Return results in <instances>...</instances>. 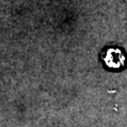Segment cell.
I'll use <instances>...</instances> for the list:
<instances>
[{"label": "cell", "mask_w": 127, "mask_h": 127, "mask_svg": "<svg viewBox=\"0 0 127 127\" xmlns=\"http://www.w3.org/2000/svg\"><path fill=\"white\" fill-rule=\"evenodd\" d=\"M101 59L108 69H121L124 67V53L120 48L109 47L105 49L101 54Z\"/></svg>", "instance_id": "obj_1"}]
</instances>
